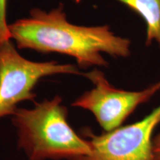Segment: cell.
<instances>
[{"label":"cell","mask_w":160,"mask_h":160,"mask_svg":"<svg viewBox=\"0 0 160 160\" xmlns=\"http://www.w3.org/2000/svg\"><path fill=\"white\" fill-rule=\"evenodd\" d=\"M153 160H160V133L153 139Z\"/></svg>","instance_id":"obj_8"},{"label":"cell","mask_w":160,"mask_h":160,"mask_svg":"<svg viewBox=\"0 0 160 160\" xmlns=\"http://www.w3.org/2000/svg\"><path fill=\"white\" fill-rule=\"evenodd\" d=\"M55 74H82L71 64L38 62L18 53L11 39L0 43V118L12 116L19 103L34 101L33 92L39 79Z\"/></svg>","instance_id":"obj_3"},{"label":"cell","mask_w":160,"mask_h":160,"mask_svg":"<svg viewBox=\"0 0 160 160\" xmlns=\"http://www.w3.org/2000/svg\"><path fill=\"white\" fill-rule=\"evenodd\" d=\"M11 39L19 49L71 56L78 65L107 67L102 53L113 57L131 54V41L116 35L109 26H80L67 20L64 6L50 11L33 8L28 17L9 24Z\"/></svg>","instance_id":"obj_1"},{"label":"cell","mask_w":160,"mask_h":160,"mask_svg":"<svg viewBox=\"0 0 160 160\" xmlns=\"http://www.w3.org/2000/svg\"><path fill=\"white\" fill-rule=\"evenodd\" d=\"M59 96L35 102L33 109L17 108L12 117L19 148L28 160H74L91 154L87 139L68 122V110Z\"/></svg>","instance_id":"obj_2"},{"label":"cell","mask_w":160,"mask_h":160,"mask_svg":"<svg viewBox=\"0 0 160 160\" xmlns=\"http://www.w3.org/2000/svg\"><path fill=\"white\" fill-rule=\"evenodd\" d=\"M7 0H0V43L11 39L7 22Z\"/></svg>","instance_id":"obj_7"},{"label":"cell","mask_w":160,"mask_h":160,"mask_svg":"<svg viewBox=\"0 0 160 160\" xmlns=\"http://www.w3.org/2000/svg\"><path fill=\"white\" fill-rule=\"evenodd\" d=\"M137 13L146 25V45L157 42L160 48V0H117Z\"/></svg>","instance_id":"obj_6"},{"label":"cell","mask_w":160,"mask_h":160,"mask_svg":"<svg viewBox=\"0 0 160 160\" xmlns=\"http://www.w3.org/2000/svg\"><path fill=\"white\" fill-rule=\"evenodd\" d=\"M82 74L93 83V88L72 105L91 111L106 132L120 127L138 106L148 102L160 91V81L142 91H128L113 87L97 68Z\"/></svg>","instance_id":"obj_4"},{"label":"cell","mask_w":160,"mask_h":160,"mask_svg":"<svg viewBox=\"0 0 160 160\" xmlns=\"http://www.w3.org/2000/svg\"><path fill=\"white\" fill-rule=\"evenodd\" d=\"M160 123V105L137 122L101 135L85 131L91 154L74 160H153V133Z\"/></svg>","instance_id":"obj_5"}]
</instances>
